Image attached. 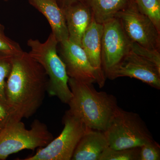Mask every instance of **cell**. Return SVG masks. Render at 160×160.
Here are the masks:
<instances>
[{"mask_svg": "<svg viewBox=\"0 0 160 160\" xmlns=\"http://www.w3.org/2000/svg\"><path fill=\"white\" fill-rule=\"evenodd\" d=\"M109 147L103 132L89 129L80 140L73 153L72 160H99Z\"/></svg>", "mask_w": 160, "mask_h": 160, "instance_id": "cell-14", "label": "cell"}, {"mask_svg": "<svg viewBox=\"0 0 160 160\" xmlns=\"http://www.w3.org/2000/svg\"><path fill=\"white\" fill-rule=\"evenodd\" d=\"M64 129L58 137L24 160H70L80 140L89 128L68 110L63 118Z\"/></svg>", "mask_w": 160, "mask_h": 160, "instance_id": "cell-6", "label": "cell"}, {"mask_svg": "<svg viewBox=\"0 0 160 160\" xmlns=\"http://www.w3.org/2000/svg\"><path fill=\"white\" fill-rule=\"evenodd\" d=\"M104 132L109 147L114 149L140 147L154 140L139 115L119 106Z\"/></svg>", "mask_w": 160, "mask_h": 160, "instance_id": "cell-4", "label": "cell"}, {"mask_svg": "<svg viewBox=\"0 0 160 160\" xmlns=\"http://www.w3.org/2000/svg\"><path fill=\"white\" fill-rule=\"evenodd\" d=\"M18 119L6 102L0 101V132L10 123Z\"/></svg>", "mask_w": 160, "mask_h": 160, "instance_id": "cell-22", "label": "cell"}, {"mask_svg": "<svg viewBox=\"0 0 160 160\" xmlns=\"http://www.w3.org/2000/svg\"><path fill=\"white\" fill-rule=\"evenodd\" d=\"M69 40L82 46L83 36L92 19L91 10L84 2H78L63 8Z\"/></svg>", "mask_w": 160, "mask_h": 160, "instance_id": "cell-11", "label": "cell"}, {"mask_svg": "<svg viewBox=\"0 0 160 160\" xmlns=\"http://www.w3.org/2000/svg\"><path fill=\"white\" fill-rule=\"evenodd\" d=\"M58 42L52 33L44 42L29 39L27 45L29 53L39 63L48 77L47 91L51 96L57 97L62 103L68 104L72 97L68 84L69 77L66 66L58 54Z\"/></svg>", "mask_w": 160, "mask_h": 160, "instance_id": "cell-3", "label": "cell"}, {"mask_svg": "<svg viewBox=\"0 0 160 160\" xmlns=\"http://www.w3.org/2000/svg\"><path fill=\"white\" fill-rule=\"evenodd\" d=\"M27 1L46 17L51 27V33L58 43L69 39L65 16L56 0Z\"/></svg>", "mask_w": 160, "mask_h": 160, "instance_id": "cell-12", "label": "cell"}, {"mask_svg": "<svg viewBox=\"0 0 160 160\" xmlns=\"http://www.w3.org/2000/svg\"><path fill=\"white\" fill-rule=\"evenodd\" d=\"M133 1H134L135 2V0H133Z\"/></svg>", "mask_w": 160, "mask_h": 160, "instance_id": "cell-24", "label": "cell"}, {"mask_svg": "<svg viewBox=\"0 0 160 160\" xmlns=\"http://www.w3.org/2000/svg\"><path fill=\"white\" fill-rule=\"evenodd\" d=\"M58 5L62 9L67 6L78 2H84V0H56Z\"/></svg>", "mask_w": 160, "mask_h": 160, "instance_id": "cell-23", "label": "cell"}, {"mask_svg": "<svg viewBox=\"0 0 160 160\" xmlns=\"http://www.w3.org/2000/svg\"><path fill=\"white\" fill-rule=\"evenodd\" d=\"M131 51L148 60L160 69V52L159 51L152 50L140 46L137 43L131 42Z\"/></svg>", "mask_w": 160, "mask_h": 160, "instance_id": "cell-20", "label": "cell"}, {"mask_svg": "<svg viewBox=\"0 0 160 160\" xmlns=\"http://www.w3.org/2000/svg\"><path fill=\"white\" fill-rule=\"evenodd\" d=\"M23 51L18 43L6 36L4 26L0 24V54L14 56Z\"/></svg>", "mask_w": 160, "mask_h": 160, "instance_id": "cell-19", "label": "cell"}, {"mask_svg": "<svg viewBox=\"0 0 160 160\" xmlns=\"http://www.w3.org/2000/svg\"><path fill=\"white\" fill-rule=\"evenodd\" d=\"M12 56L0 54V101L6 102V80L11 71Z\"/></svg>", "mask_w": 160, "mask_h": 160, "instance_id": "cell-18", "label": "cell"}, {"mask_svg": "<svg viewBox=\"0 0 160 160\" xmlns=\"http://www.w3.org/2000/svg\"><path fill=\"white\" fill-rule=\"evenodd\" d=\"M105 74L112 80L121 77L134 78L155 89H160V69L131 51Z\"/></svg>", "mask_w": 160, "mask_h": 160, "instance_id": "cell-10", "label": "cell"}, {"mask_svg": "<svg viewBox=\"0 0 160 160\" xmlns=\"http://www.w3.org/2000/svg\"><path fill=\"white\" fill-rule=\"evenodd\" d=\"M103 24L98 23L92 17L89 27L83 35L82 47L92 66L102 77L106 79L102 61V40Z\"/></svg>", "mask_w": 160, "mask_h": 160, "instance_id": "cell-13", "label": "cell"}, {"mask_svg": "<svg viewBox=\"0 0 160 160\" xmlns=\"http://www.w3.org/2000/svg\"><path fill=\"white\" fill-rule=\"evenodd\" d=\"M125 33L132 42L152 50H160V32L133 1L117 15Z\"/></svg>", "mask_w": 160, "mask_h": 160, "instance_id": "cell-7", "label": "cell"}, {"mask_svg": "<svg viewBox=\"0 0 160 160\" xmlns=\"http://www.w3.org/2000/svg\"><path fill=\"white\" fill-rule=\"evenodd\" d=\"M68 84L72 93L68 111L87 128L104 132L118 107L116 98L98 91L92 83L69 78Z\"/></svg>", "mask_w": 160, "mask_h": 160, "instance_id": "cell-2", "label": "cell"}, {"mask_svg": "<svg viewBox=\"0 0 160 160\" xmlns=\"http://www.w3.org/2000/svg\"><path fill=\"white\" fill-rule=\"evenodd\" d=\"M58 44L59 55L65 64L69 77L84 82L97 83L100 88H102L106 79L92 66L82 46L69 39Z\"/></svg>", "mask_w": 160, "mask_h": 160, "instance_id": "cell-8", "label": "cell"}, {"mask_svg": "<svg viewBox=\"0 0 160 160\" xmlns=\"http://www.w3.org/2000/svg\"><path fill=\"white\" fill-rule=\"evenodd\" d=\"M160 160V146L155 140L140 147V160Z\"/></svg>", "mask_w": 160, "mask_h": 160, "instance_id": "cell-21", "label": "cell"}, {"mask_svg": "<svg viewBox=\"0 0 160 160\" xmlns=\"http://www.w3.org/2000/svg\"><path fill=\"white\" fill-rule=\"evenodd\" d=\"M11 71L6 80V103L18 119L31 117L42 104L48 77L42 66L29 53L12 56Z\"/></svg>", "mask_w": 160, "mask_h": 160, "instance_id": "cell-1", "label": "cell"}, {"mask_svg": "<svg viewBox=\"0 0 160 160\" xmlns=\"http://www.w3.org/2000/svg\"><path fill=\"white\" fill-rule=\"evenodd\" d=\"M53 139L46 124L36 119L30 129L21 121L10 123L0 132V160L23 149L43 148Z\"/></svg>", "mask_w": 160, "mask_h": 160, "instance_id": "cell-5", "label": "cell"}, {"mask_svg": "<svg viewBox=\"0 0 160 160\" xmlns=\"http://www.w3.org/2000/svg\"><path fill=\"white\" fill-rule=\"evenodd\" d=\"M133 0H84L94 20L103 24L128 8Z\"/></svg>", "mask_w": 160, "mask_h": 160, "instance_id": "cell-15", "label": "cell"}, {"mask_svg": "<svg viewBox=\"0 0 160 160\" xmlns=\"http://www.w3.org/2000/svg\"><path fill=\"white\" fill-rule=\"evenodd\" d=\"M138 9L151 20L160 32V0H135Z\"/></svg>", "mask_w": 160, "mask_h": 160, "instance_id": "cell-16", "label": "cell"}, {"mask_svg": "<svg viewBox=\"0 0 160 160\" xmlns=\"http://www.w3.org/2000/svg\"><path fill=\"white\" fill-rule=\"evenodd\" d=\"M140 147L114 149L108 147L100 156L99 160H140Z\"/></svg>", "mask_w": 160, "mask_h": 160, "instance_id": "cell-17", "label": "cell"}, {"mask_svg": "<svg viewBox=\"0 0 160 160\" xmlns=\"http://www.w3.org/2000/svg\"><path fill=\"white\" fill-rule=\"evenodd\" d=\"M131 42L117 18L103 24L102 61L104 73L116 66L131 51Z\"/></svg>", "mask_w": 160, "mask_h": 160, "instance_id": "cell-9", "label": "cell"}]
</instances>
